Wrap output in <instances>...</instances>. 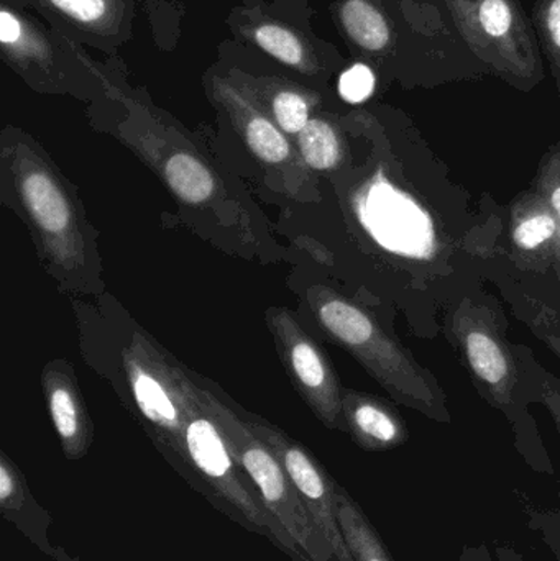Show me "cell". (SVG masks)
<instances>
[{
	"label": "cell",
	"instance_id": "cell-1",
	"mask_svg": "<svg viewBox=\"0 0 560 561\" xmlns=\"http://www.w3.org/2000/svg\"><path fill=\"white\" fill-rule=\"evenodd\" d=\"M334 13L348 48L385 84L414 91L489 76L439 0H339Z\"/></svg>",
	"mask_w": 560,
	"mask_h": 561
},
{
	"label": "cell",
	"instance_id": "cell-30",
	"mask_svg": "<svg viewBox=\"0 0 560 561\" xmlns=\"http://www.w3.org/2000/svg\"><path fill=\"white\" fill-rule=\"evenodd\" d=\"M541 339L548 343L549 348L559 356L560 359V335L559 333H541Z\"/></svg>",
	"mask_w": 560,
	"mask_h": 561
},
{
	"label": "cell",
	"instance_id": "cell-27",
	"mask_svg": "<svg viewBox=\"0 0 560 561\" xmlns=\"http://www.w3.org/2000/svg\"><path fill=\"white\" fill-rule=\"evenodd\" d=\"M459 561H495L492 550L480 543V546H466L460 552Z\"/></svg>",
	"mask_w": 560,
	"mask_h": 561
},
{
	"label": "cell",
	"instance_id": "cell-16",
	"mask_svg": "<svg viewBox=\"0 0 560 561\" xmlns=\"http://www.w3.org/2000/svg\"><path fill=\"white\" fill-rule=\"evenodd\" d=\"M243 32L263 53L308 78H325L345 62L331 46L316 48L298 30L276 20H253Z\"/></svg>",
	"mask_w": 560,
	"mask_h": 561
},
{
	"label": "cell",
	"instance_id": "cell-7",
	"mask_svg": "<svg viewBox=\"0 0 560 561\" xmlns=\"http://www.w3.org/2000/svg\"><path fill=\"white\" fill-rule=\"evenodd\" d=\"M450 330L470 373L482 386L483 394L515 422L513 402L518 386V366L492 312L466 299L454 313Z\"/></svg>",
	"mask_w": 560,
	"mask_h": 561
},
{
	"label": "cell",
	"instance_id": "cell-28",
	"mask_svg": "<svg viewBox=\"0 0 560 561\" xmlns=\"http://www.w3.org/2000/svg\"><path fill=\"white\" fill-rule=\"evenodd\" d=\"M15 491V478L10 473L5 461L0 465V501L7 503Z\"/></svg>",
	"mask_w": 560,
	"mask_h": 561
},
{
	"label": "cell",
	"instance_id": "cell-6",
	"mask_svg": "<svg viewBox=\"0 0 560 561\" xmlns=\"http://www.w3.org/2000/svg\"><path fill=\"white\" fill-rule=\"evenodd\" d=\"M265 320L293 388L325 427L345 431L342 412L344 388L328 355L289 310L272 307L265 313Z\"/></svg>",
	"mask_w": 560,
	"mask_h": 561
},
{
	"label": "cell",
	"instance_id": "cell-23",
	"mask_svg": "<svg viewBox=\"0 0 560 561\" xmlns=\"http://www.w3.org/2000/svg\"><path fill=\"white\" fill-rule=\"evenodd\" d=\"M380 81L377 71L364 61L352 62L345 66L339 78V94L348 104H362L368 101L377 91Z\"/></svg>",
	"mask_w": 560,
	"mask_h": 561
},
{
	"label": "cell",
	"instance_id": "cell-12",
	"mask_svg": "<svg viewBox=\"0 0 560 561\" xmlns=\"http://www.w3.org/2000/svg\"><path fill=\"white\" fill-rule=\"evenodd\" d=\"M20 3L22 0H12ZM52 20L66 39L115 51L128 42L134 23V0H23Z\"/></svg>",
	"mask_w": 560,
	"mask_h": 561
},
{
	"label": "cell",
	"instance_id": "cell-29",
	"mask_svg": "<svg viewBox=\"0 0 560 561\" xmlns=\"http://www.w3.org/2000/svg\"><path fill=\"white\" fill-rule=\"evenodd\" d=\"M493 556L495 561H526L525 557L512 546H496Z\"/></svg>",
	"mask_w": 560,
	"mask_h": 561
},
{
	"label": "cell",
	"instance_id": "cell-9",
	"mask_svg": "<svg viewBox=\"0 0 560 561\" xmlns=\"http://www.w3.org/2000/svg\"><path fill=\"white\" fill-rule=\"evenodd\" d=\"M245 422L250 431L276 455L285 468L312 523L318 527L322 539L331 547L335 560L355 561L339 524L335 483L331 477L324 473L318 461L301 445L296 444L278 428L272 427L255 415H249Z\"/></svg>",
	"mask_w": 560,
	"mask_h": 561
},
{
	"label": "cell",
	"instance_id": "cell-19",
	"mask_svg": "<svg viewBox=\"0 0 560 561\" xmlns=\"http://www.w3.org/2000/svg\"><path fill=\"white\" fill-rule=\"evenodd\" d=\"M237 81L255 98L286 135H298L311 121L312 108L319 104V95L316 92H308L282 79L242 76Z\"/></svg>",
	"mask_w": 560,
	"mask_h": 561
},
{
	"label": "cell",
	"instance_id": "cell-18",
	"mask_svg": "<svg viewBox=\"0 0 560 561\" xmlns=\"http://www.w3.org/2000/svg\"><path fill=\"white\" fill-rule=\"evenodd\" d=\"M148 164H155L171 193L187 206H209L219 193L216 176L193 150H171L167 154L141 151Z\"/></svg>",
	"mask_w": 560,
	"mask_h": 561
},
{
	"label": "cell",
	"instance_id": "cell-14",
	"mask_svg": "<svg viewBox=\"0 0 560 561\" xmlns=\"http://www.w3.org/2000/svg\"><path fill=\"white\" fill-rule=\"evenodd\" d=\"M510 214V243L519 265L536 272L559 268L560 222L551 204L538 191H528Z\"/></svg>",
	"mask_w": 560,
	"mask_h": 561
},
{
	"label": "cell",
	"instance_id": "cell-25",
	"mask_svg": "<svg viewBox=\"0 0 560 561\" xmlns=\"http://www.w3.org/2000/svg\"><path fill=\"white\" fill-rule=\"evenodd\" d=\"M535 190L551 204L560 222V144L542 158ZM558 270L560 272V263Z\"/></svg>",
	"mask_w": 560,
	"mask_h": 561
},
{
	"label": "cell",
	"instance_id": "cell-26",
	"mask_svg": "<svg viewBox=\"0 0 560 561\" xmlns=\"http://www.w3.org/2000/svg\"><path fill=\"white\" fill-rule=\"evenodd\" d=\"M539 401L546 405L560 434V381L538 366Z\"/></svg>",
	"mask_w": 560,
	"mask_h": 561
},
{
	"label": "cell",
	"instance_id": "cell-13",
	"mask_svg": "<svg viewBox=\"0 0 560 561\" xmlns=\"http://www.w3.org/2000/svg\"><path fill=\"white\" fill-rule=\"evenodd\" d=\"M2 55L30 85L45 91L62 89L69 69L61 61V49L25 12L3 0L0 10Z\"/></svg>",
	"mask_w": 560,
	"mask_h": 561
},
{
	"label": "cell",
	"instance_id": "cell-21",
	"mask_svg": "<svg viewBox=\"0 0 560 561\" xmlns=\"http://www.w3.org/2000/svg\"><path fill=\"white\" fill-rule=\"evenodd\" d=\"M296 148L305 167L316 171H332L345 158L344 135L341 128L324 117H312L296 135Z\"/></svg>",
	"mask_w": 560,
	"mask_h": 561
},
{
	"label": "cell",
	"instance_id": "cell-22",
	"mask_svg": "<svg viewBox=\"0 0 560 561\" xmlns=\"http://www.w3.org/2000/svg\"><path fill=\"white\" fill-rule=\"evenodd\" d=\"M532 20L560 101V0H536Z\"/></svg>",
	"mask_w": 560,
	"mask_h": 561
},
{
	"label": "cell",
	"instance_id": "cell-11",
	"mask_svg": "<svg viewBox=\"0 0 560 561\" xmlns=\"http://www.w3.org/2000/svg\"><path fill=\"white\" fill-rule=\"evenodd\" d=\"M213 99L226 111L250 153L268 168L306 176L301 157L288 135L273 122L265 108L233 78H210Z\"/></svg>",
	"mask_w": 560,
	"mask_h": 561
},
{
	"label": "cell",
	"instance_id": "cell-2",
	"mask_svg": "<svg viewBox=\"0 0 560 561\" xmlns=\"http://www.w3.org/2000/svg\"><path fill=\"white\" fill-rule=\"evenodd\" d=\"M0 160L3 191L28 227L43 265L65 286L89 293L101 265L75 187L42 147L16 128L3 130Z\"/></svg>",
	"mask_w": 560,
	"mask_h": 561
},
{
	"label": "cell",
	"instance_id": "cell-24",
	"mask_svg": "<svg viewBox=\"0 0 560 561\" xmlns=\"http://www.w3.org/2000/svg\"><path fill=\"white\" fill-rule=\"evenodd\" d=\"M528 527L539 537L546 549L560 561V506L526 507Z\"/></svg>",
	"mask_w": 560,
	"mask_h": 561
},
{
	"label": "cell",
	"instance_id": "cell-4",
	"mask_svg": "<svg viewBox=\"0 0 560 561\" xmlns=\"http://www.w3.org/2000/svg\"><path fill=\"white\" fill-rule=\"evenodd\" d=\"M489 76L532 92L545 81L538 33L522 0H439Z\"/></svg>",
	"mask_w": 560,
	"mask_h": 561
},
{
	"label": "cell",
	"instance_id": "cell-15",
	"mask_svg": "<svg viewBox=\"0 0 560 561\" xmlns=\"http://www.w3.org/2000/svg\"><path fill=\"white\" fill-rule=\"evenodd\" d=\"M46 408L68 457L79 458L92 440V422L75 369L66 359H52L42 373Z\"/></svg>",
	"mask_w": 560,
	"mask_h": 561
},
{
	"label": "cell",
	"instance_id": "cell-3",
	"mask_svg": "<svg viewBox=\"0 0 560 561\" xmlns=\"http://www.w3.org/2000/svg\"><path fill=\"white\" fill-rule=\"evenodd\" d=\"M306 300L322 332L351 353L391 398L433 421L449 424L446 399L433 376L368 310L325 286L309 287Z\"/></svg>",
	"mask_w": 560,
	"mask_h": 561
},
{
	"label": "cell",
	"instance_id": "cell-10",
	"mask_svg": "<svg viewBox=\"0 0 560 561\" xmlns=\"http://www.w3.org/2000/svg\"><path fill=\"white\" fill-rule=\"evenodd\" d=\"M124 368L135 404L145 419L181 451L184 425V371L140 335L124 350Z\"/></svg>",
	"mask_w": 560,
	"mask_h": 561
},
{
	"label": "cell",
	"instance_id": "cell-8",
	"mask_svg": "<svg viewBox=\"0 0 560 561\" xmlns=\"http://www.w3.org/2000/svg\"><path fill=\"white\" fill-rule=\"evenodd\" d=\"M181 451L193 461L201 474L245 514L250 523L270 527L272 520L260 510L252 493L237 473L236 458L217 422L197 398L196 382L184 373V425Z\"/></svg>",
	"mask_w": 560,
	"mask_h": 561
},
{
	"label": "cell",
	"instance_id": "cell-17",
	"mask_svg": "<svg viewBox=\"0 0 560 561\" xmlns=\"http://www.w3.org/2000/svg\"><path fill=\"white\" fill-rule=\"evenodd\" d=\"M345 431L365 450H393L407 444L408 428L397 409L367 392L342 389Z\"/></svg>",
	"mask_w": 560,
	"mask_h": 561
},
{
	"label": "cell",
	"instance_id": "cell-20",
	"mask_svg": "<svg viewBox=\"0 0 560 561\" xmlns=\"http://www.w3.org/2000/svg\"><path fill=\"white\" fill-rule=\"evenodd\" d=\"M338 500V517L345 542L355 561H395L390 550L381 540L362 507L352 500L344 488L335 484Z\"/></svg>",
	"mask_w": 560,
	"mask_h": 561
},
{
	"label": "cell",
	"instance_id": "cell-5",
	"mask_svg": "<svg viewBox=\"0 0 560 561\" xmlns=\"http://www.w3.org/2000/svg\"><path fill=\"white\" fill-rule=\"evenodd\" d=\"M196 382V381H194ZM197 398L222 431L237 463L252 478L272 523L293 549H301L309 561H338L318 527L312 523L301 496L276 455L250 431L245 419L220 401L214 391L196 382Z\"/></svg>",
	"mask_w": 560,
	"mask_h": 561
}]
</instances>
